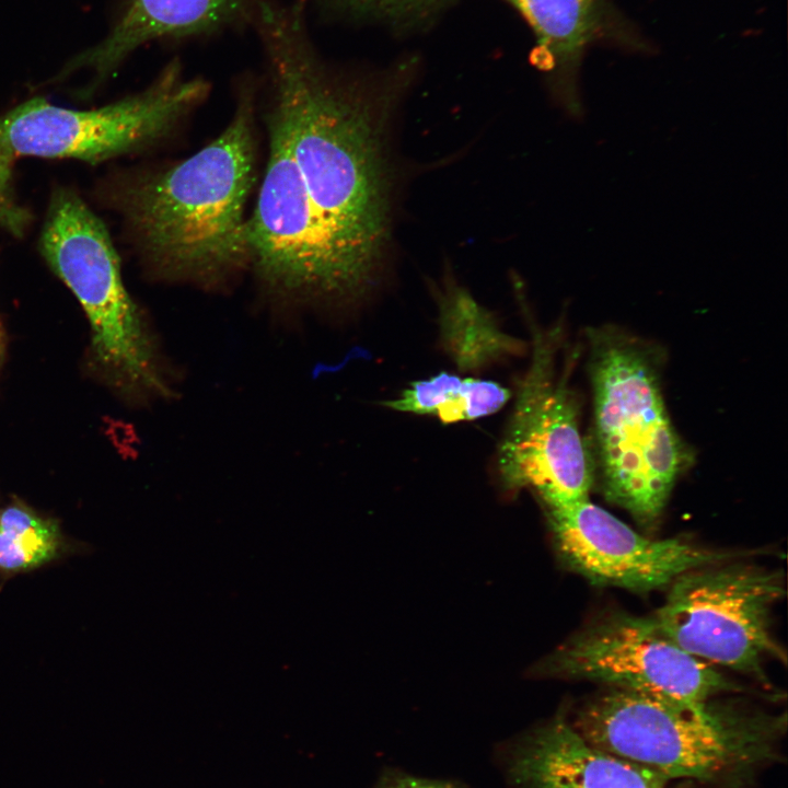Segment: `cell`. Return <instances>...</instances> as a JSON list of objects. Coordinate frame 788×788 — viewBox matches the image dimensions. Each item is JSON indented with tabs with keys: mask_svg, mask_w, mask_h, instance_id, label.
<instances>
[{
	"mask_svg": "<svg viewBox=\"0 0 788 788\" xmlns=\"http://www.w3.org/2000/svg\"><path fill=\"white\" fill-rule=\"evenodd\" d=\"M257 26L281 118L312 210L349 299L375 279L389 240L383 136L390 103L335 76L306 33L302 2L262 0Z\"/></svg>",
	"mask_w": 788,
	"mask_h": 788,
	"instance_id": "obj_1",
	"label": "cell"
},
{
	"mask_svg": "<svg viewBox=\"0 0 788 788\" xmlns=\"http://www.w3.org/2000/svg\"><path fill=\"white\" fill-rule=\"evenodd\" d=\"M255 179L253 109L189 158L111 190L140 254L166 277L213 283L250 263L245 205Z\"/></svg>",
	"mask_w": 788,
	"mask_h": 788,
	"instance_id": "obj_2",
	"label": "cell"
},
{
	"mask_svg": "<svg viewBox=\"0 0 788 788\" xmlns=\"http://www.w3.org/2000/svg\"><path fill=\"white\" fill-rule=\"evenodd\" d=\"M573 727L600 750L664 780L720 781L769 758L785 718L712 698L610 687L580 708Z\"/></svg>",
	"mask_w": 788,
	"mask_h": 788,
	"instance_id": "obj_3",
	"label": "cell"
},
{
	"mask_svg": "<svg viewBox=\"0 0 788 788\" xmlns=\"http://www.w3.org/2000/svg\"><path fill=\"white\" fill-rule=\"evenodd\" d=\"M589 335L603 490L649 526L660 517L690 455L671 424L657 357L648 346L613 328Z\"/></svg>",
	"mask_w": 788,
	"mask_h": 788,
	"instance_id": "obj_4",
	"label": "cell"
},
{
	"mask_svg": "<svg viewBox=\"0 0 788 788\" xmlns=\"http://www.w3.org/2000/svg\"><path fill=\"white\" fill-rule=\"evenodd\" d=\"M38 247L82 305L94 358L114 385L131 394H167L153 343L124 286L109 233L71 189L53 194Z\"/></svg>",
	"mask_w": 788,
	"mask_h": 788,
	"instance_id": "obj_5",
	"label": "cell"
},
{
	"mask_svg": "<svg viewBox=\"0 0 788 788\" xmlns=\"http://www.w3.org/2000/svg\"><path fill=\"white\" fill-rule=\"evenodd\" d=\"M670 586L652 617L684 651L760 680L767 660L785 662L770 629L785 594L778 570L729 560L685 572Z\"/></svg>",
	"mask_w": 788,
	"mask_h": 788,
	"instance_id": "obj_6",
	"label": "cell"
},
{
	"mask_svg": "<svg viewBox=\"0 0 788 788\" xmlns=\"http://www.w3.org/2000/svg\"><path fill=\"white\" fill-rule=\"evenodd\" d=\"M208 91L206 81L185 78L173 61L144 91L95 109H68L32 99L0 117V151L13 160L106 161L164 138Z\"/></svg>",
	"mask_w": 788,
	"mask_h": 788,
	"instance_id": "obj_7",
	"label": "cell"
},
{
	"mask_svg": "<svg viewBox=\"0 0 788 788\" xmlns=\"http://www.w3.org/2000/svg\"><path fill=\"white\" fill-rule=\"evenodd\" d=\"M560 333L532 326V357L521 379L497 466L507 490H533L546 509L589 499L590 449L579 429V410L568 374L557 368Z\"/></svg>",
	"mask_w": 788,
	"mask_h": 788,
	"instance_id": "obj_8",
	"label": "cell"
},
{
	"mask_svg": "<svg viewBox=\"0 0 788 788\" xmlns=\"http://www.w3.org/2000/svg\"><path fill=\"white\" fill-rule=\"evenodd\" d=\"M538 673L610 687L703 702L738 686L714 665L672 641L653 617L616 612L593 622L555 649Z\"/></svg>",
	"mask_w": 788,
	"mask_h": 788,
	"instance_id": "obj_9",
	"label": "cell"
},
{
	"mask_svg": "<svg viewBox=\"0 0 788 788\" xmlns=\"http://www.w3.org/2000/svg\"><path fill=\"white\" fill-rule=\"evenodd\" d=\"M268 159L247 220L250 263L281 293L329 300L347 293L312 210L286 127L271 109Z\"/></svg>",
	"mask_w": 788,
	"mask_h": 788,
	"instance_id": "obj_10",
	"label": "cell"
},
{
	"mask_svg": "<svg viewBox=\"0 0 788 788\" xmlns=\"http://www.w3.org/2000/svg\"><path fill=\"white\" fill-rule=\"evenodd\" d=\"M546 510L561 560L596 586L649 592L691 570L746 555L683 538H649L589 499Z\"/></svg>",
	"mask_w": 788,
	"mask_h": 788,
	"instance_id": "obj_11",
	"label": "cell"
},
{
	"mask_svg": "<svg viewBox=\"0 0 788 788\" xmlns=\"http://www.w3.org/2000/svg\"><path fill=\"white\" fill-rule=\"evenodd\" d=\"M511 773L525 788H667V780L594 746L561 717L529 738Z\"/></svg>",
	"mask_w": 788,
	"mask_h": 788,
	"instance_id": "obj_12",
	"label": "cell"
},
{
	"mask_svg": "<svg viewBox=\"0 0 788 788\" xmlns=\"http://www.w3.org/2000/svg\"><path fill=\"white\" fill-rule=\"evenodd\" d=\"M248 3L250 0H129L109 35L74 57L63 73L89 68L102 80L141 45L211 33L234 22Z\"/></svg>",
	"mask_w": 788,
	"mask_h": 788,
	"instance_id": "obj_13",
	"label": "cell"
},
{
	"mask_svg": "<svg viewBox=\"0 0 788 788\" xmlns=\"http://www.w3.org/2000/svg\"><path fill=\"white\" fill-rule=\"evenodd\" d=\"M436 300L441 345L460 371L478 372L524 350V344L502 332L491 313L453 279H444Z\"/></svg>",
	"mask_w": 788,
	"mask_h": 788,
	"instance_id": "obj_14",
	"label": "cell"
},
{
	"mask_svg": "<svg viewBox=\"0 0 788 788\" xmlns=\"http://www.w3.org/2000/svg\"><path fill=\"white\" fill-rule=\"evenodd\" d=\"M507 1L526 19L552 61L576 59L598 30V0Z\"/></svg>",
	"mask_w": 788,
	"mask_h": 788,
	"instance_id": "obj_15",
	"label": "cell"
},
{
	"mask_svg": "<svg viewBox=\"0 0 788 788\" xmlns=\"http://www.w3.org/2000/svg\"><path fill=\"white\" fill-rule=\"evenodd\" d=\"M58 523L15 502L0 511V570L25 571L53 560L60 553Z\"/></svg>",
	"mask_w": 788,
	"mask_h": 788,
	"instance_id": "obj_16",
	"label": "cell"
},
{
	"mask_svg": "<svg viewBox=\"0 0 788 788\" xmlns=\"http://www.w3.org/2000/svg\"><path fill=\"white\" fill-rule=\"evenodd\" d=\"M465 378L442 371L427 380L413 382L402 394L382 403L384 407L440 418L459 399Z\"/></svg>",
	"mask_w": 788,
	"mask_h": 788,
	"instance_id": "obj_17",
	"label": "cell"
},
{
	"mask_svg": "<svg viewBox=\"0 0 788 788\" xmlns=\"http://www.w3.org/2000/svg\"><path fill=\"white\" fill-rule=\"evenodd\" d=\"M13 163V159L0 151V227L14 236H21L31 218L28 211L15 200Z\"/></svg>",
	"mask_w": 788,
	"mask_h": 788,
	"instance_id": "obj_18",
	"label": "cell"
},
{
	"mask_svg": "<svg viewBox=\"0 0 788 788\" xmlns=\"http://www.w3.org/2000/svg\"><path fill=\"white\" fill-rule=\"evenodd\" d=\"M384 788H453L447 784L425 779L403 777L389 783Z\"/></svg>",
	"mask_w": 788,
	"mask_h": 788,
	"instance_id": "obj_19",
	"label": "cell"
},
{
	"mask_svg": "<svg viewBox=\"0 0 788 788\" xmlns=\"http://www.w3.org/2000/svg\"><path fill=\"white\" fill-rule=\"evenodd\" d=\"M354 1L362 2V3L383 4V5H403V4L428 2L430 0H354Z\"/></svg>",
	"mask_w": 788,
	"mask_h": 788,
	"instance_id": "obj_20",
	"label": "cell"
}]
</instances>
